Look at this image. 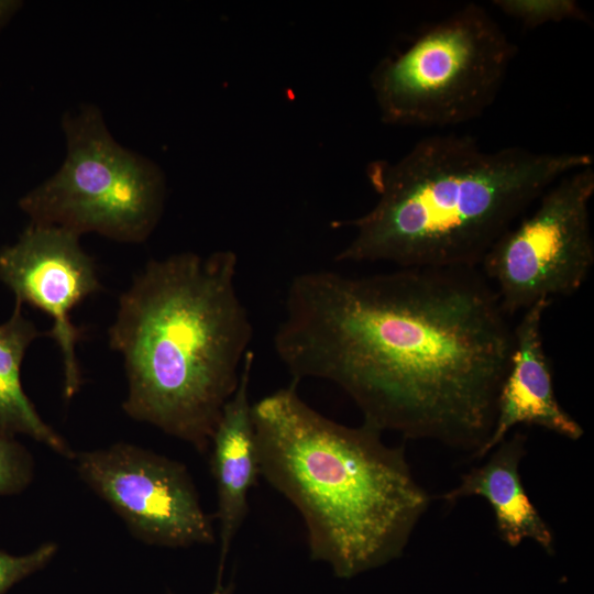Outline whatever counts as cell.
<instances>
[{
    "mask_svg": "<svg viewBox=\"0 0 594 594\" xmlns=\"http://www.w3.org/2000/svg\"><path fill=\"white\" fill-rule=\"evenodd\" d=\"M57 552V544L45 542L24 556H13L0 550V594L14 584L47 565Z\"/></svg>",
    "mask_w": 594,
    "mask_h": 594,
    "instance_id": "2e32d148",
    "label": "cell"
},
{
    "mask_svg": "<svg viewBox=\"0 0 594 594\" xmlns=\"http://www.w3.org/2000/svg\"><path fill=\"white\" fill-rule=\"evenodd\" d=\"M41 332L22 314L15 302L11 317L0 324V433L25 435L44 443L56 453L73 459L75 452L38 415L21 382V365L29 345Z\"/></svg>",
    "mask_w": 594,
    "mask_h": 594,
    "instance_id": "4fadbf2b",
    "label": "cell"
},
{
    "mask_svg": "<svg viewBox=\"0 0 594 594\" xmlns=\"http://www.w3.org/2000/svg\"><path fill=\"white\" fill-rule=\"evenodd\" d=\"M237 266L229 250L150 261L121 294L108 331L124 360L125 414L204 454L253 336Z\"/></svg>",
    "mask_w": 594,
    "mask_h": 594,
    "instance_id": "3957f363",
    "label": "cell"
},
{
    "mask_svg": "<svg viewBox=\"0 0 594 594\" xmlns=\"http://www.w3.org/2000/svg\"><path fill=\"white\" fill-rule=\"evenodd\" d=\"M230 588H223L221 583H217V587L213 592V594H230Z\"/></svg>",
    "mask_w": 594,
    "mask_h": 594,
    "instance_id": "ac0fdd59",
    "label": "cell"
},
{
    "mask_svg": "<svg viewBox=\"0 0 594 594\" xmlns=\"http://www.w3.org/2000/svg\"><path fill=\"white\" fill-rule=\"evenodd\" d=\"M527 437L516 431L507 436L488 454V460L463 474L460 484L439 496L453 503L469 496H481L491 506L501 539L510 547L529 539L548 552L553 551V534L530 501L519 472L527 453Z\"/></svg>",
    "mask_w": 594,
    "mask_h": 594,
    "instance_id": "7c38bea8",
    "label": "cell"
},
{
    "mask_svg": "<svg viewBox=\"0 0 594 594\" xmlns=\"http://www.w3.org/2000/svg\"><path fill=\"white\" fill-rule=\"evenodd\" d=\"M284 314L274 348L292 380L336 384L363 422L472 455L491 437L514 323L479 268L309 271Z\"/></svg>",
    "mask_w": 594,
    "mask_h": 594,
    "instance_id": "6da1fadb",
    "label": "cell"
},
{
    "mask_svg": "<svg viewBox=\"0 0 594 594\" xmlns=\"http://www.w3.org/2000/svg\"><path fill=\"white\" fill-rule=\"evenodd\" d=\"M254 353L248 351L238 387L224 405L210 442V468L217 491L220 530L218 581L230 547L249 513V493L260 475L249 383Z\"/></svg>",
    "mask_w": 594,
    "mask_h": 594,
    "instance_id": "8fae6325",
    "label": "cell"
},
{
    "mask_svg": "<svg viewBox=\"0 0 594 594\" xmlns=\"http://www.w3.org/2000/svg\"><path fill=\"white\" fill-rule=\"evenodd\" d=\"M78 239L61 228L31 223L13 245L0 250V280L14 294L15 302L42 310L53 320L47 333L62 352L65 399L81 384L76 345L85 333L70 314L102 289L95 261Z\"/></svg>",
    "mask_w": 594,
    "mask_h": 594,
    "instance_id": "9c48e42d",
    "label": "cell"
},
{
    "mask_svg": "<svg viewBox=\"0 0 594 594\" xmlns=\"http://www.w3.org/2000/svg\"><path fill=\"white\" fill-rule=\"evenodd\" d=\"M21 6L22 3L20 1L0 0V30L4 28Z\"/></svg>",
    "mask_w": 594,
    "mask_h": 594,
    "instance_id": "e0dca14e",
    "label": "cell"
},
{
    "mask_svg": "<svg viewBox=\"0 0 594 594\" xmlns=\"http://www.w3.org/2000/svg\"><path fill=\"white\" fill-rule=\"evenodd\" d=\"M590 165L587 153L519 145L486 151L470 135H429L395 162L370 163L377 201L366 213L333 223L355 231L336 260L479 268L548 187Z\"/></svg>",
    "mask_w": 594,
    "mask_h": 594,
    "instance_id": "7a4b0ae2",
    "label": "cell"
},
{
    "mask_svg": "<svg viewBox=\"0 0 594 594\" xmlns=\"http://www.w3.org/2000/svg\"><path fill=\"white\" fill-rule=\"evenodd\" d=\"M515 54L486 9L465 4L375 66L371 86L381 118L421 129L477 119L495 101Z\"/></svg>",
    "mask_w": 594,
    "mask_h": 594,
    "instance_id": "5b68a950",
    "label": "cell"
},
{
    "mask_svg": "<svg viewBox=\"0 0 594 594\" xmlns=\"http://www.w3.org/2000/svg\"><path fill=\"white\" fill-rule=\"evenodd\" d=\"M72 460L139 540L168 548L215 542L212 517L183 463L125 442L75 452Z\"/></svg>",
    "mask_w": 594,
    "mask_h": 594,
    "instance_id": "ba28073f",
    "label": "cell"
},
{
    "mask_svg": "<svg viewBox=\"0 0 594 594\" xmlns=\"http://www.w3.org/2000/svg\"><path fill=\"white\" fill-rule=\"evenodd\" d=\"M62 127L64 163L19 201L31 223L78 237L96 232L120 242L145 241L163 211L162 170L120 145L94 105L66 113Z\"/></svg>",
    "mask_w": 594,
    "mask_h": 594,
    "instance_id": "8992f818",
    "label": "cell"
},
{
    "mask_svg": "<svg viewBox=\"0 0 594 594\" xmlns=\"http://www.w3.org/2000/svg\"><path fill=\"white\" fill-rule=\"evenodd\" d=\"M292 380L255 404L260 475L300 513L310 557L339 578L399 558L431 497L404 447L363 422L349 427L311 408Z\"/></svg>",
    "mask_w": 594,
    "mask_h": 594,
    "instance_id": "277c9868",
    "label": "cell"
},
{
    "mask_svg": "<svg viewBox=\"0 0 594 594\" xmlns=\"http://www.w3.org/2000/svg\"><path fill=\"white\" fill-rule=\"evenodd\" d=\"M594 168L565 174L487 251L479 270L510 317L581 289L594 265Z\"/></svg>",
    "mask_w": 594,
    "mask_h": 594,
    "instance_id": "52a82bcc",
    "label": "cell"
},
{
    "mask_svg": "<svg viewBox=\"0 0 594 594\" xmlns=\"http://www.w3.org/2000/svg\"><path fill=\"white\" fill-rule=\"evenodd\" d=\"M552 300H540L522 311L514 324V345L501 385L491 437L472 455L486 457L517 426H536L570 440L584 435L583 427L560 405L542 338V319Z\"/></svg>",
    "mask_w": 594,
    "mask_h": 594,
    "instance_id": "30bf717a",
    "label": "cell"
},
{
    "mask_svg": "<svg viewBox=\"0 0 594 594\" xmlns=\"http://www.w3.org/2000/svg\"><path fill=\"white\" fill-rule=\"evenodd\" d=\"M34 476V461L14 437L0 433V495L23 492Z\"/></svg>",
    "mask_w": 594,
    "mask_h": 594,
    "instance_id": "9a60e30c",
    "label": "cell"
},
{
    "mask_svg": "<svg viewBox=\"0 0 594 594\" xmlns=\"http://www.w3.org/2000/svg\"><path fill=\"white\" fill-rule=\"evenodd\" d=\"M493 6L527 29L566 20L588 22V14L574 0H494Z\"/></svg>",
    "mask_w": 594,
    "mask_h": 594,
    "instance_id": "5bb4252c",
    "label": "cell"
}]
</instances>
